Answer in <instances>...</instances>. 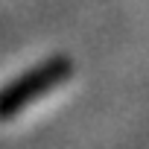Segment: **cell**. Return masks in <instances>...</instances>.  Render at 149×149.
<instances>
[{
    "mask_svg": "<svg viewBox=\"0 0 149 149\" xmlns=\"http://www.w3.org/2000/svg\"><path fill=\"white\" fill-rule=\"evenodd\" d=\"M70 64L67 58H50L41 67L24 73L21 79H15L12 85H6L0 91V120L15 117L21 108H26L29 102H35L41 94H47L50 88H56L61 79H67Z\"/></svg>",
    "mask_w": 149,
    "mask_h": 149,
    "instance_id": "cell-1",
    "label": "cell"
}]
</instances>
